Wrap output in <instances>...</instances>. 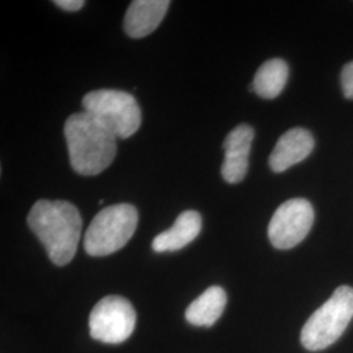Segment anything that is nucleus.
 Here are the masks:
<instances>
[{
  "label": "nucleus",
  "instance_id": "1",
  "mask_svg": "<svg viewBox=\"0 0 353 353\" xmlns=\"http://www.w3.org/2000/svg\"><path fill=\"white\" fill-rule=\"evenodd\" d=\"M28 225L45 246L54 265L63 267L74 259L83 220L72 203L38 201L28 214Z\"/></svg>",
  "mask_w": 353,
  "mask_h": 353
},
{
  "label": "nucleus",
  "instance_id": "2",
  "mask_svg": "<svg viewBox=\"0 0 353 353\" xmlns=\"http://www.w3.org/2000/svg\"><path fill=\"white\" fill-rule=\"evenodd\" d=\"M70 163L80 176H97L117 154V137L88 113L72 114L64 125Z\"/></svg>",
  "mask_w": 353,
  "mask_h": 353
},
{
  "label": "nucleus",
  "instance_id": "3",
  "mask_svg": "<svg viewBox=\"0 0 353 353\" xmlns=\"http://www.w3.org/2000/svg\"><path fill=\"white\" fill-rule=\"evenodd\" d=\"M353 318V288L341 285L318 307L301 331V343L307 351H322L343 335Z\"/></svg>",
  "mask_w": 353,
  "mask_h": 353
},
{
  "label": "nucleus",
  "instance_id": "4",
  "mask_svg": "<svg viewBox=\"0 0 353 353\" xmlns=\"http://www.w3.org/2000/svg\"><path fill=\"white\" fill-rule=\"evenodd\" d=\"M139 221L132 204H114L94 216L84 237V249L90 256H106L121 250L134 236Z\"/></svg>",
  "mask_w": 353,
  "mask_h": 353
},
{
  "label": "nucleus",
  "instance_id": "5",
  "mask_svg": "<svg viewBox=\"0 0 353 353\" xmlns=\"http://www.w3.org/2000/svg\"><path fill=\"white\" fill-rule=\"evenodd\" d=\"M81 103L84 112L108 128L117 139L132 137L141 125L139 103L123 90H93L84 96Z\"/></svg>",
  "mask_w": 353,
  "mask_h": 353
},
{
  "label": "nucleus",
  "instance_id": "6",
  "mask_svg": "<svg viewBox=\"0 0 353 353\" xmlns=\"http://www.w3.org/2000/svg\"><path fill=\"white\" fill-rule=\"evenodd\" d=\"M137 313L134 306L121 296H106L93 307L89 316V332L94 341L119 344L134 332Z\"/></svg>",
  "mask_w": 353,
  "mask_h": 353
},
{
  "label": "nucleus",
  "instance_id": "7",
  "mask_svg": "<svg viewBox=\"0 0 353 353\" xmlns=\"http://www.w3.org/2000/svg\"><path fill=\"white\" fill-rule=\"evenodd\" d=\"M314 223V210L310 202L294 198L283 203L268 225V239L279 250L297 246L309 234Z\"/></svg>",
  "mask_w": 353,
  "mask_h": 353
},
{
  "label": "nucleus",
  "instance_id": "8",
  "mask_svg": "<svg viewBox=\"0 0 353 353\" xmlns=\"http://www.w3.org/2000/svg\"><path fill=\"white\" fill-rule=\"evenodd\" d=\"M254 137V128L245 123L234 127L228 134L223 144L225 157L221 165V176L228 183H240L248 174Z\"/></svg>",
  "mask_w": 353,
  "mask_h": 353
},
{
  "label": "nucleus",
  "instance_id": "9",
  "mask_svg": "<svg viewBox=\"0 0 353 353\" xmlns=\"http://www.w3.org/2000/svg\"><path fill=\"white\" fill-rule=\"evenodd\" d=\"M314 150V138L305 128H292L283 134L270 156V168L283 173L290 166L303 161Z\"/></svg>",
  "mask_w": 353,
  "mask_h": 353
},
{
  "label": "nucleus",
  "instance_id": "10",
  "mask_svg": "<svg viewBox=\"0 0 353 353\" xmlns=\"http://www.w3.org/2000/svg\"><path fill=\"white\" fill-rule=\"evenodd\" d=\"M170 1L168 0H135L127 10L123 28L131 38L147 37L164 20Z\"/></svg>",
  "mask_w": 353,
  "mask_h": 353
},
{
  "label": "nucleus",
  "instance_id": "11",
  "mask_svg": "<svg viewBox=\"0 0 353 353\" xmlns=\"http://www.w3.org/2000/svg\"><path fill=\"white\" fill-rule=\"evenodd\" d=\"M202 230V216L196 211H185L176 217L173 227L159 236L152 242V249L156 252H176L195 240Z\"/></svg>",
  "mask_w": 353,
  "mask_h": 353
},
{
  "label": "nucleus",
  "instance_id": "12",
  "mask_svg": "<svg viewBox=\"0 0 353 353\" xmlns=\"http://www.w3.org/2000/svg\"><path fill=\"white\" fill-rule=\"evenodd\" d=\"M227 293L221 287H210L190 303L185 316L198 327H211L223 316L227 306Z\"/></svg>",
  "mask_w": 353,
  "mask_h": 353
},
{
  "label": "nucleus",
  "instance_id": "13",
  "mask_svg": "<svg viewBox=\"0 0 353 353\" xmlns=\"http://www.w3.org/2000/svg\"><path fill=\"white\" fill-rule=\"evenodd\" d=\"M290 68L285 61L280 58L270 59L262 64L254 76L250 90L265 100H274L285 88Z\"/></svg>",
  "mask_w": 353,
  "mask_h": 353
},
{
  "label": "nucleus",
  "instance_id": "14",
  "mask_svg": "<svg viewBox=\"0 0 353 353\" xmlns=\"http://www.w3.org/2000/svg\"><path fill=\"white\" fill-rule=\"evenodd\" d=\"M341 88L345 99L353 100V61L345 64L341 71Z\"/></svg>",
  "mask_w": 353,
  "mask_h": 353
},
{
  "label": "nucleus",
  "instance_id": "15",
  "mask_svg": "<svg viewBox=\"0 0 353 353\" xmlns=\"http://www.w3.org/2000/svg\"><path fill=\"white\" fill-rule=\"evenodd\" d=\"M54 4L64 11L75 12L84 7L85 1H83V0H57V1H54Z\"/></svg>",
  "mask_w": 353,
  "mask_h": 353
}]
</instances>
